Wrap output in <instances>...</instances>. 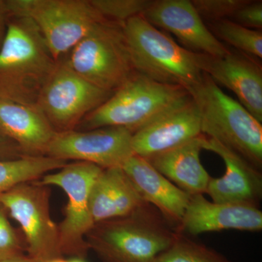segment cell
<instances>
[{"label":"cell","mask_w":262,"mask_h":262,"mask_svg":"<svg viewBox=\"0 0 262 262\" xmlns=\"http://www.w3.org/2000/svg\"><path fill=\"white\" fill-rule=\"evenodd\" d=\"M177 234L160 212L146 203L126 216L95 224L86 241L103 262H154Z\"/></svg>","instance_id":"cell-1"},{"label":"cell","mask_w":262,"mask_h":262,"mask_svg":"<svg viewBox=\"0 0 262 262\" xmlns=\"http://www.w3.org/2000/svg\"><path fill=\"white\" fill-rule=\"evenodd\" d=\"M57 63L32 20L14 18L0 48V98L37 106Z\"/></svg>","instance_id":"cell-2"},{"label":"cell","mask_w":262,"mask_h":262,"mask_svg":"<svg viewBox=\"0 0 262 262\" xmlns=\"http://www.w3.org/2000/svg\"><path fill=\"white\" fill-rule=\"evenodd\" d=\"M123 32L137 73L187 92L203 79V54L179 46L141 15L125 22Z\"/></svg>","instance_id":"cell-3"},{"label":"cell","mask_w":262,"mask_h":262,"mask_svg":"<svg viewBox=\"0 0 262 262\" xmlns=\"http://www.w3.org/2000/svg\"><path fill=\"white\" fill-rule=\"evenodd\" d=\"M188 93L199 112L202 134L218 141L261 170V122L241 103L223 92L206 73Z\"/></svg>","instance_id":"cell-4"},{"label":"cell","mask_w":262,"mask_h":262,"mask_svg":"<svg viewBox=\"0 0 262 262\" xmlns=\"http://www.w3.org/2000/svg\"><path fill=\"white\" fill-rule=\"evenodd\" d=\"M187 96L184 88L160 83L136 72L78 125L81 130L120 127L134 134Z\"/></svg>","instance_id":"cell-5"},{"label":"cell","mask_w":262,"mask_h":262,"mask_svg":"<svg viewBox=\"0 0 262 262\" xmlns=\"http://www.w3.org/2000/svg\"><path fill=\"white\" fill-rule=\"evenodd\" d=\"M10 16L32 20L53 58L72 51L82 38L106 20L90 0H6Z\"/></svg>","instance_id":"cell-6"},{"label":"cell","mask_w":262,"mask_h":262,"mask_svg":"<svg viewBox=\"0 0 262 262\" xmlns=\"http://www.w3.org/2000/svg\"><path fill=\"white\" fill-rule=\"evenodd\" d=\"M67 62L90 83L112 93L136 72L125 42L123 24L107 20L76 45Z\"/></svg>","instance_id":"cell-7"},{"label":"cell","mask_w":262,"mask_h":262,"mask_svg":"<svg viewBox=\"0 0 262 262\" xmlns=\"http://www.w3.org/2000/svg\"><path fill=\"white\" fill-rule=\"evenodd\" d=\"M103 170L94 164L74 162L38 180L42 185L61 188L67 195L64 218L58 225L63 256L84 258L89 253L86 236L95 225L90 210V192Z\"/></svg>","instance_id":"cell-8"},{"label":"cell","mask_w":262,"mask_h":262,"mask_svg":"<svg viewBox=\"0 0 262 262\" xmlns=\"http://www.w3.org/2000/svg\"><path fill=\"white\" fill-rule=\"evenodd\" d=\"M51 190L37 181L18 184L0 196V203L20 226L27 255L37 262L63 258L58 226L52 220Z\"/></svg>","instance_id":"cell-9"},{"label":"cell","mask_w":262,"mask_h":262,"mask_svg":"<svg viewBox=\"0 0 262 262\" xmlns=\"http://www.w3.org/2000/svg\"><path fill=\"white\" fill-rule=\"evenodd\" d=\"M113 94L90 83L74 72L67 61H58L43 86L37 106L56 132H64L74 130L86 115Z\"/></svg>","instance_id":"cell-10"},{"label":"cell","mask_w":262,"mask_h":262,"mask_svg":"<svg viewBox=\"0 0 262 262\" xmlns=\"http://www.w3.org/2000/svg\"><path fill=\"white\" fill-rule=\"evenodd\" d=\"M132 136L120 127L57 132L46 156L66 162H86L103 169L122 168L134 155Z\"/></svg>","instance_id":"cell-11"},{"label":"cell","mask_w":262,"mask_h":262,"mask_svg":"<svg viewBox=\"0 0 262 262\" xmlns=\"http://www.w3.org/2000/svg\"><path fill=\"white\" fill-rule=\"evenodd\" d=\"M141 16L156 28L173 34L189 51L212 57L224 56L229 52L189 0L152 1Z\"/></svg>","instance_id":"cell-12"},{"label":"cell","mask_w":262,"mask_h":262,"mask_svg":"<svg viewBox=\"0 0 262 262\" xmlns=\"http://www.w3.org/2000/svg\"><path fill=\"white\" fill-rule=\"evenodd\" d=\"M203 135L199 112L187 96L132 136L134 155L148 160Z\"/></svg>","instance_id":"cell-13"},{"label":"cell","mask_w":262,"mask_h":262,"mask_svg":"<svg viewBox=\"0 0 262 262\" xmlns=\"http://www.w3.org/2000/svg\"><path fill=\"white\" fill-rule=\"evenodd\" d=\"M226 229L260 232L262 212L246 203H215L203 194L191 196L180 225L176 229L184 235H198Z\"/></svg>","instance_id":"cell-14"},{"label":"cell","mask_w":262,"mask_h":262,"mask_svg":"<svg viewBox=\"0 0 262 262\" xmlns=\"http://www.w3.org/2000/svg\"><path fill=\"white\" fill-rule=\"evenodd\" d=\"M203 70L215 83L232 91L239 103L261 123L262 72L252 58L231 51L221 57L203 54Z\"/></svg>","instance_id":"cell-15"},{"label":"cell","mask_w":262,"mask_h":262,"mask_svg":"<svg viewBox=\"0 0 262 262\" xmlns=\"http://www.w3.org/2000/svg\"><path fill=\"white\" fill-rule=\"evenodd\" d=\"M203 149L218 155L226 165L220 178H211L206 194L215 203H246L258 206L262 196L261 171L218 141L205 137Z\"/></svg>","instance_id":"cell-16"},{"label":"cell","mask_w":262,"mask_h":262,"mask_svg":"<svg viewBox=\"0 0 262 262\" xmlns=\"http://www.w3.org/2000/svg\"><path fill=\"white\" fill-rule=\"evenodd\" d=\"M122 168L141 199L156 208L164 220L177 229L191 196L165 178L148 160L138 155L130 157Z\"/></svg>","instance_id":"cell-17"},{"label":"cell","mask_w":262,"mask_h":262,"mask_svg":"<svg viewBox=\"0 0 262 262\" xmlns=\"http://www.w3.org/2000/svg\"><path fill=\"white\" fill-rule=\"evenodd\" d=\"M57 132L37 106L0 98V136L27 156H44Z\"/></svg>","instance_id":"cell-18"},{"label":"cell","mask_w":262,"mask_h":262,"mask_svg":"<svg viewBox=\"0 0 262 262\" xmlns=\"http://www.w3.org/2000/svg\"><path fill=\"white\" fill-rule=\"evenodd\" d=\"M90 210L94 224L126 216L146 204L123 169H103L91 187Z\"/></svg>","instance_id":"cell-19"},{"label":"cell","mask_w":262,"mask_h":262,"mask_svg":"<svg viewBox=\"0 0 262 262\" xmlns=\"http://www.w3.org/2000/svg\"><path fill=\"white\" fill-rule=\"evenodd\" d=\"M204 135L146 160L158 171L190 196L206 192L211 177L201 164Z\"/></svg>","instance_id":"cell-20"},{"label":"cell","mask_w":262,"mask_h":262,"mask_svg":"<svg viewBox=\"0 0 262 262\" xmlns=\"http://www.w3.org/2000/svg\"><path fill=\"white\" fill-rule=\"evenodd\" d=\"M67 163L46 155L0 160V196L18 184L39 180Z\"/></svg>","instance_id":"cell-21"},{"label":"cell","mask_w":262,"mask_h":262,"mask_svg":"<svg viewBox=\"0 0 262 262\" xmlns=\"http://www.w3.org/2000/svg\"><path fill=\"white\" fill-rule=\"evenodd\" d=\"M154 262H234L206 245L177 232L173 244Z\"/></svg>","instance_id":"cell-22"},{"label":"cell","mask_w":262,"mask_h":262,"mask_svg":"<svg viewBox=\"0 0 262 262\" xmlns=\"http://www.w3.org/2000/svg\"><path fill=\"white\" fill-rule=\"evenodd\" d=\"M217 39L250 57L262 58V33L261 31L246 28L230 19L213 23Z\"/></svg>","instance_id":"cell-23"},{"label":"cell","mask_w":262,"mask_h":262,"mask_svg":"<svg viewBox=\"0 0 262 262\" xmlns=\"http://www.w3.org/2000/svg\"><path fill=\"white\" fill-rule=\"evenodd\" d=\"M151 0H90L103 18L124 24L129 19L141 15L151 5Z\"/></svg>","instance_id":"cell-24"},{"label":"cell","mask_w":262,"mask_h":262,"mask_svg":"<svg viewBox=\"0 0 262 262\" xmlns=\"http://www.w3.org/2000/svg\"><path fill=\"white\" fill-rule=\"evenodd\" d=\"M8 214L0 203V262L27 253L25 241L12 226Z\"/></svg>","instance_id":"cell-25"},{"label":"cell","mask_w":262,"mask_h":262,"mask_svg":"<svg viewBox=\"0 0 262 262\" xmlns=\"http://www.w3.org/2000/svg\"><path fill=\"white\" fill-rule=\"evenodd\" d=\"M248 0H193L198 13L202 18L214 22L230 19Z\"/></svg>","instance_id":"cell-26"},{"label":"cell","mask_w":262,"mask_h":262,"mask_svg":"<svg viewBox=\"0 0 262 262\" xmlns=\"http://www.w3.org/2000/svg\"><path fill=\"white\" fill-rule=\"evenodd\" d=\"M232 19L246 28L259 30L262 28V2L248 0L236 12Z\"/></svg>","instance_id":"cell-27"},{"label":"cell","mask_w":262,"mask_h":262,"mask_svg":"<svg viewBox=\"0 0 262 262\" xmlns=\"http://www.w3.org/2000/svg\"><path fill=\"white\" fill-rule=\"evenodd\" d=\"M27 156L12 141L0 136V160L16 159Z\"/></svg>","instance_id":"cell-28"},{"label":"cell","mask_w":262,"mask_h":262,"mask_svg":"<svg viewBox=\"0 0 262 262\" xmlns=\"http://www.w3.org/2000/svg\"><path fill=\"white\" fill-rule=\"evenodd\" d=\"M8 16H10V15L7 9L6 2L4 0H0V48L2 47L5 34H6L7 27H8L7 19Z\"/></svg>","instance_id":"cell-29"},{"label":"cell","mask_w":262,"mask_h":262,"mask_svg":"<svg viewBox=\"0 0 262 262\" xmlns=\"http://www.w3.org/2000/svg\"><path fill=\"white\" fill-rule=\"evenodd\" d=\"M1 262H37L33 258L29 257L28 255L24 254L22 256H17V257L10 258V259L5 260Z\"/></svg>","instance_id":"cell-30"},{"label":"cell","mask_w":262,"mask_h":262,"mask_svg":"<svg viewBox=\"0 0 262 262\" xmlns=\"http://www.w3.org/2000/svg\"><path fill=\"white\" fill-rule=\"evenodd\" d=\"M67 262H86L84 261V258H72L70 260H69V261H67Z\"/></svg>","instance_id":"cell-31"},{"label":"cell","mask_w":262,"mask_h":262,"mask_svg":"<svg viewBox=\"0 0 262 262\" xmlns=\"http://www.w3.org/2000/svg\"><path fill=\"white\" fill-rule=\"evenodd\" d=\"M47 262H67V260H66L64 257L55 258V259H52L51 261Z\"/></svg>","instance_id":"cell-32"}]
</instances>
